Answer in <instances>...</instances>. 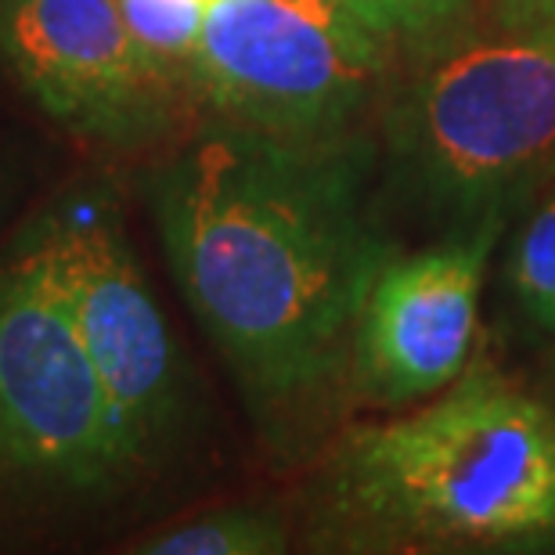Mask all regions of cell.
Segmentation results:
<instances>
[{
	"mask_svg": "<svg viewBox=\"0 0 555 555\" xmlns=\"http://www.w3.org/2000/svg\"><path fill=\"white\" fill-rule=\"evenodd\" d=\"M15 195H18V166L4 149H0V220H4L8 209L15 206Z\"/></svg>",
	"mask_w": 555,
	"mask_h": 555,
	"instance_id": "13",
	"label": "cell"
},
{
	"mask_svg": "<svg viewBox=\"0 0 555 555\" xmlns=\"http://www.w3.org/2000/svg\"><path fill=\"white\" fill-rule=\"evenodd\" d=\"M347 4L375 33H383L397 54H404L454 26L473 8V0H347Z\"/></svg>",
	"mask_w": 555,
	"mask_h": 555,
	"instance_id": "12",
	"label": "cell"
},
{
	"mask_svg": "<svg viewBox=\"0 0 555 555\" xmlns=\"http://www.w3.org/2000/svg\"><path fill=\"white\" fill-rule=\"evenodd\" d=\"M293 548L288 519L271 502H235L206 508L184 524L152 530L127 552L141 555H282Z\"/></svg>",
	"mask_w": 555,
	"mask_h": 555,
	"instance_id": "9",
	"label": "cell"
},
{
	"mask_svg": "<svg viewBox=\"0 0 555 555\" xmlns=\"http://www.w3.org/2000/svg\"><path fill=\"white\" fill-rule=\"evenodd\" d=\"M401 59L383 155L448 231L513 217L555 181V0H473Z\"/></svg>",
	"mask_w": 555,
	"mask_h": 555,
	"instance_id": "3",
	"label": "cell"
},
{
	"mask_svg": "<svg viewBox=\"0 0 555 555\" xmlns=\"http://www.w3.org/2000/svg\"><path fill=\"white\" fill-rule=\"evenodd\" d=\"M379 163L358 130L278 138L214 116L144 177L173 282L274 451L307 443L353 390V332L393 257Z\"/></svg>",
	"mask_w": 555,
	"mask_h": 555,
	"instance_id": "1",
	"label": "cell"
},
{
	"mask_svg": "<svg viewBox=\"0 0 555 555\" xmlns=\"http://www.w3.org/2000/svg\"><path fill=\"white\" fill-rule=\"evenodd\" d=\"M318 519L343 548L555 541V412L491 364H469L418 412L339 440Z\"/></svg>",
	"mask_w": 555,
	"mask_h": 555,
	"instance_id": "2",
	"label": "cell"
},
{
	"mask_svg": "<svg viewBox=\"0 0 555 555\" xmlns=\"http://www.w3.org/2000/svg\"><path fill=\"white\" fill-rule=\"evenodd\" d=\"M0 62L76 141L141 152L181 127V80L141 51L119 0H0Z\"/></svg>",
	"mask_w": 555,
	"mask_h": 555,
	"instance_id": "7",
	"label": "cell"
},
{
	"mask_svg": "<svg viewBox=\"0 0 555 555\" xmlns=\"http://www.w3.org/2000/svg\"><path fill=\"white\" fill-rule=\"evenodd\" d=\"M508 288L530 325L555 336V181L530 198L508 249Z\"/></svg>",
	"mask_w": 555,
	"mask_h": 555,
	"instance_id": "10",
	"label": "cell"
},
{
	"mask_svg": "<svg viewBox=\"0 0 555 555\" xmlns=\"http://www.w3.org/2000/svg\"><path fill=\"white\" fill-rule=\"evenodd\" d=\"M393 54L347 0H217L206 11L192 91L228 124L336 138L379 98Z\"/></svg>",
	"mask_w": 555,
	"mask_h": 555,
	"instance_id": "5",
	"label": "cell"
},
{
	"mask_svg": "<svg viewBox=\"0 0 555 555\" xmlns=\"http://www.w3.org/2000/svg\"><path fill=\"white\" fill-rule=\"evenodd\" d=\"M119 11L141 51L163 73L192 87V65L209 11L206 0H119Z\"/></svg>",
	"mask_w": 555,
	"mask_h": 555,
	"instance_id": "11",
	"label": "cell"
},
{
	"mask_svg": "<svg viewBox=\"0 0 555 555\" xmlns=\"http://www.w3.org/2000/svg\"><path fill=\"white\" fill-rule=\"evenodd\" d=\"M37 263L91 353L119 429L144 469L184 415V369L105 184L59 195L11 242Z\"/></svg>",
	"mask_w": 555,
	"mask_h": 555,
	"instance_id": "6",
	"label": "cell"
},
{
	"mask_svg": "<svg viewBox=\"0 0 555 555\" xmlns=\"http://www.w3.org/2000/svg\"><path fill=\"white\" fill-rule=\"evenodd\" d=\"M508 217L448 231L437 246L383 263L353 332V390L408 408L448 390L469 369L487 263Z\"/></svg>",
	"mask_w": 555,
	"mask_h": 555,
	"instance_id": "8",
	"label": "cell"
},
{
	"mask_svg": "<svg viewBox=\"0 0 555 555\" xmlns=\"http://www.w3.org/2000/svg\"><path fill=\"white\" fill-rule=\"evenodd\" d=\"M206 4H217V0H206Z\"/></svg>",
	"mask_w": 555,
	"mask_h": 555,
	"instance_id": "14",
	"label": "cell"
},
{
	"mask_svg": "<svg viewBox=\"0 0 555 555\" xmlns=\"http://www.w3.org/2000/svg\"><path fill=\"white\" fill-rule=\"evenodd\" d=\"M138 473L69 314L37 263L11 246L0 263V494L94 502Z\"/></svg>",
	"mask_w": 555,
	"mask_h": 555,
	"instance_id": "4",
	"label": "cell"
}]
</instances>
